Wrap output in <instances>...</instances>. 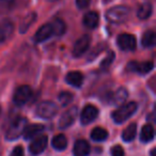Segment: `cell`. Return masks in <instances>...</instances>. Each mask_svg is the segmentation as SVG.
Returning a JSON list of instances; mask_svg holds the SVG:
<instances>
[{
	"mask_svg": "<svg viewBox=\"0 0 156 156\" xmlns=\"http://www.w3.org/2000/svg\"><path fill=\"white\" fill-rule=\"evenodd\" d=\"M0 155H1V154H0Z\"/></svg>",
	"mask_w": 156,
	"mask_h": 156,
	"instance_id": "obj_36",
	"label": "cell"
},
{
	"mask_svg": "<svg viewBox=\"0 0 156 156\" xmlns=\"http://www.w3.org/2000/svg\"><path fill=\"white\" fill-rule=\"evenodd\" d=\"M152 11H153V8H152V5L150 2H145L142 3V5L139 7L138 11H137V16H138L139 20H147V18L151 16Z\"/></svg>",
	"mask_w": 156,
	"mask_h": 156,
	"instance_id": "obj_19",
	"label": "cell"
},
{
	"mask_svg": "<svg viewBox=\"0 0 156 156\" xmlns=\"http://www.w3.org/2000/svg\"><path fill=\"white\" fill-rule=\"evenodd\" d=\"M32 96V90L29 86H20V88H17L14 93L13 101L16 105L22 106L25 105Z\"/></svg>",
	"mask_w": 156,
	"mask_h": 156,
	"instance_id": "obj_5",
	"label": "cell"
},
{
	"mask_svg": "<svg viewBox=\"0 0 156 156\" xmlns=\"http://www.w3.org/2000/svg\"><path fill=\"white\" fill-rule=\"evenodd\" d=\"M106 98H107L106 102L109 103V104L122 105L125 102L126 98H127V91L124 88H120L115 93H109Z\"/></svg>",
	"mask_w": 156,
	"mask_h": 156,
	"instance_id": "obj_13",
	"label": "cell"
},
{
	"mask_svg": "<svg viewBox=\"0 0 156 156\" xmlns=\"http://www.w3.org/2000/svg\"><path fill=\"white\" fill-rule=\"evenodd\" d=\"M78 115V108L77 107H71L67 109L65 112H63V115H61L60 120H59V127L64 129L67 128L69 126H71L74 123V121L76 120Z\"/></svg>",
	"mask_w": 156,
	"mask_h": 156,
	"instance_id": "obj_7",
	"label": "cell"
},
{
	"mask_svg": "<svg viewBox=\"0 0 156 156\" xmlns=\"http://www.w3.org/2000/svg\"><path fill=\"white\" fill-rule=\"evenodd\" d=\"M51 1H56V0H51Z\"/></svg>",
	"mask_w": 156,
	"mask_h": 156,
	"instance_id": "obj_34",
	"label": "cell"
},
{
	"mask_svg": "<svg viewBox=\"0 0 156 156\" xmlns=\"http://www.w3.org/2000/svg\"><path fill=\"white\" fill-rule=\"evenodd\" d=\"M106 1H109V0H106Z\"/></svg>",
	"mask_w": 156,
	"mask_h": 156,
	"instance_id": "obj_35",
	"label": "cell"
},
{
	"mask_svg": "<svg viewBox=\"0 0 156 156\" xmlns=\"http://www.w3.org/2000/svg\"><path fill=\"white\" fill-rule=\"evenodd\" d=\"M46 147H47V137L40 136L31 141L29 145V151L32 155H39L42 152H44Z\"/></svg>",
	"mask_w": 156,
	"mask_h": 156,
	"instance_id": "obj_11",
	"label": "cell"
},
{
	"mask_svg": "<svg viewBox=\"0 0 156 156\" xmlns=\"http://www.w3.org/2000/svg\"><path fill=\"white\" fill-rule=\"evenodd\" d=\"M58 100L62 106H67L73 101V94L69 93V92H62V93L59 94Z\"/></svg>",
	"mask_w": 156,
	"mask_h": 156,
	"instance_id": "obj_27",
	"label": "cell"
},
{
	"mask_svg": "<svg viewBox=\"0 0 156 156\" xmlns=\"http://www.w3.org/2000/svg\"><path fill=\"white\" fill-rule=\"evenodd\" d=\"M130 15L129 8L125 5H115L113 8H110L106 12V18L109 23L112 24H122L126 22Z\"/></svg>",
	"mask_w": 156,
	"mask_h": 156,
	"instance_id": "obj_1",
	"label": "cell"
},
{
	"mask_svg": "<svg viewBox=\"0 0 156 156\" xmlns=\"http://www.w3.org/2000/svg\"><path fill=\"white\" fill-rule=\"evenodd\" d=\"M27 125H28V121H27L26 118H24V117L17 118L15 121L12 122L9 129L7 130L5 138H7L8 140H15V139L20 138V136L23 135V133H24Z\"/></svg>",
	"mask_w": 156,
	"mask_h": 156,
	"instance_id": "obj_3",
	"label": "cell"
},
{
	"mask_svg": "<svg viewBox=\"0 0 156 156\" xmlns=\"http://www.w3.org/2000/svg\"><path fill=\"white\" fill-rule=\"evenodd\" d=\"M51 145L55 150H57V151H62V150H64L67 145L66 137L62 134L57 135V136H55L54 138H52Z\"/></svg>",
	"mask_w": 156,
	"mask_h": 156,
	"instance_id": "obj_21",
	"label": "cell"
},
{
	"mask_svg": "<svg viewBox=\"0 0 156 156\" xmlns=\"http://www.w3.org/2000/svg\"><path fill=\"white\" fill-rule=\"evenodd\" d=\"M155 133H154V127L151 124H145L143 127L141 128L140 133V139L142 142H150L151 140L154 139Z\"/></svg>",
	"mask_w": 156,
	"mask_h": 156,
	"instance_id": "obj_18",
	"label": "cell"
},
{
	"mask_svg": "<svg viewBox=\"0 0 156 156\" xmlns=\"http://www.w3.org/2000/svg\"><path fill=\"white\" fill-rule=\"evenodd\" d=\"M156 43V34L153 30H147L144 32L141 39V44L143 47H153Z\"/></svg>",
	"mask_w": 156,
	"mask_h": 156,
	"instance_id": "obj_20",
	"label": "cell"
},
{
	"mask_svg": "<svg viewBox=\"0 0 156 156\" xmlns=\"http://www.w3.org/2000/svg\"><path fill=\"white\" fill-rule=\"evenodd\" d=\"M65 80H66V83L69 85L73 86V87L80 88L83 83V75L80 72H77V71L69 72L66 75V77H65Z\"/></svg>",
	"mask_w": 156,
	"mask_h": 156,
	"instance_id": "obj_17",
	"label": "cell"
},
{
	"mask_svg": "<svg viewBox=\"0 0 156 156\" xmlns=\"http://www.w3.org/2000/svg\"><path fill=\"white\" fill-rule=\"evenodd\" d=\"M137 103L130 102L127 104H122L118 109H115L112 112V119L115 123L121 124L125 122L127 119H129L137 111Z\"/></svg>",
	"mask_w": 156,
	"mask_h": 156,
	"instance_id": "obj_2",
	"label": "cell"
},
{
	"mask_svg": "<svg viewBox=\"0 0 156 156\" xmlns=\"http://www.w3.org/2000/svg\"><path fill=\"white\" fill-rule=\"evenodd\" d=\"M10 156H25V153H24V149L23 147L18 145V147H15L12 151L11 155Z\"/></svg>",
	"mask_w": 156,
	"mask_h": 156,
	"instance_id": "obj_32",
	"label": "cell"
},
{
	"mask_svg": "<svg viewBox=\"0 0 156 156\" xmlns=\"http://www.w3.org/2000/svg\"><path fill=\"white\" fill-rule=\"evenodd\" d=\"M155 151H156V149H152V151H151V156H155Z\"/></svg>",
	"mask_w": 156,
	"mask_h": 156,
	"instance_id": "obj_33",
	"label": "cell"
},
{
	"mask_svg": "<svg viewBox=\"0 0 156 156\" xmlns=\"http://www.w3.org/2000/svg\"><path fill=\"white\" fill-rule=\"evenodd\" d=\"M98 110L96 107H94L93 105H87L85 108L83 109L80 113V121L83 125L90 124L91 122H93L94 120L98 118Z\"/></svg>",
	"mask_w": 156,
	"mask_h": 156,
	"instance_id": "obj_10",
	"label": "cell"
},
{
	"mask_svg": "<svg viewBox=\"0 0 156 156\" xmlns=\"http://www.w3.org/2000/svg\"><path fill=\"white\" fill-rule=\"evenodd\" d=\"M51 35H54V29H52L51 23L45 24L42 27H40V29L34 34V42H37V43L45 42L46 40L49 39Z\"/></svg>",
	"mask_w": 156,
	"mask_h": 156,
	"instance_id": "obj_12",
	"label": "cell"
},
{
	"mask_svg": "<svg viewBox=\"0 0 156 156\" xmlns=\"http://www.w3.org/2000/svg\"><path fill=\"white\" fill-rule=\"evenodd\" d=\"M13 31V25L10 22H3L0 24V43L7 40V37Z\"/></svg>",
	"mask_w": 156,
	"mask_h": 156,
	"instance_id": "obj_22",
	"label": "cell"
},
{
	"mask_svg": "<svg viewBox=\"0 0 156 156\" xmlns=\"http://www.w3.org/2000/svg\"><path fill=\"white\" fill-rule=\"evenodd\" d=\"M136 134H137V124L130 123L129 125L124 129L123 134H122V138H123V140L126 141V142H129V141L134 140V138L136 137Z\"/></svg>",
	"mask_w": 156,
	"mask_h": 156,
	"instance_id": "obj_23",
	"label": "cell"
},
{
	"mask_svg": "<svg viewBox=\"0 0 156 156\" xmlns=\"http://www.w3.org/2000/svg\"><path fill=\"white\" fill-rule=\"evenodd\" d=\"M111 156H124V150L121 145H115L111 149Z\"/></svg>",
	"mask_w": 156,
	"mask_h": 156,
	"instance_id": "obj_30",
	"label": "cell"
},
{
	"mask_svg": "<svg viewBox=\"0 0 156 156\" xmlns=\"http://www.w3.org/2000/svg\"><path fill=\"white\" fill-rule=\"evenodd\" d=\"M117 43L118 46L122 50H125V51L134 50L137 46L136 37L133 34H129V33H122V34H120L117 39Z\"/></svg>",
	"mask_w": 156,
	"mask_h": 156,
	"instance_id": "obj_6",
	"label": "cell"
},
{
	"mask_svg": "<svg viewBox=\"0 0 156 156\" xmlns=\"http://www.w3.org/2000/svg\"><path fill=\"white\" fill-rule=\"evenodd\" d=\"M34 20H35V14L34 13L29 14V15L27 16L26 18H25L24 22H23L22 26H20V30H22V32H25V31H26L27 29H28L29 27L31 26V24H33Z\"/></svg>",
	"mask_w": 156,
	"mask_h": 156,
	"instance_id": "obj_28",
	"label": "cell"
},
{
	"mask_svg": "<svg viewBox=\"0 0 156 156\" xmlns=\"http://www.w3.org/2000/svg\"><path fill=\"white\" fill-rule=\"evenodd\" d=\"M35 112L42 119H51L58 113V106L50 101H44L37 105Z\"/></svg>",
	"mask_w": 156,
	"mask_h": 156,
	"instance_id": "obj_4",
	"label": "cell"
},
{
	"mask_svg": "<svg viewBox=\"0 0 156 156\" xmlns=\"http://www.w3.org/2000/svg\"><path fill=\"white\" fill-rule=\"evenodd\" d=\"M43 130L44 125H42V124H32V125L26 126L23 135H24V138L26 140H30V139H33L34 137H37L39 134H41Z\"/></svg>",
	"mask_w": 156,
	"mask_h": 156,
	"instance_id": "obj_16",
	"label": "cell"
},
{
	"mask_svg": "<svg viewBox=\"0 0 156 156\" xmlns=\"http://www.w3.org/2000/svg\"><path fill=\"white\" fill-rule=\"evenodd\" d=\"M90 153V144L83 139L77 140L74 144L73 154L74 156H88Z\"/></svg>",
	"mask_w": 156,
	"mask_h": 156,
	"instance_id": "obj_14",
	"label": "cell"
},
{
	"mask_svg": "<svg viewBox=\"0 0 156 156\" xmlns=\"http://www.w3.org/2000/svg\"><path fill=\"white\" fill-rule=\"evenodd\" d=\"M91 138L94 141H104L108 138V132L103 127H95L91 132Z\"/></svg>",
	"mask_w": 156,
	"mask_h": 156,
	"instance_id": "obj_24",
	"label": "cell"
},
{
	"mask_svg": "<svg viewBox=\"0 0 156 156\" xmlns=\"http://www.w3.org/2000/svg\"><path fill=\"white\" fill-rule=\"evenodd\" d=\"M15 0H0V15L8 13L13 9Z\"/></svg>",
	"mask_w": 156,
	"mask_h": 156,
	"instance_id": "obj_26",
	"label": "cell"
},
{
	"mask_svg": "<svg viewBox=\"0 0 156 156\" xmlns=\"http://www.w3.org/2000/svg\"><path fill=\"white\" fill-rule=\"evenodd\" d=\"M154 67L153 62L149 61V62H136V61H132V62H128L127 71L134 72V73H139V74H147L149 72H151Z\"/></svg>",
	"mask_w": 156,
	"mask_h": 156,
	"instance_id": "obj_9",
	"label": "cell"
},
{
	"mask_svg": "<svg viewBox=\"0 0 156 156\" xmlns=\"http://www.w3.org/2000/svg\"><path fill=\"white\" fill-rule=\"evenodd\" d=\"M91 0H76V5L78 9H86L89 7Z\"/></svg>",
	"mask_w": 156,
	"mask_h": 156,
	"instance_id": "obj_31",
	"label": "cell"
},
{
	"mask_svg": "<svg viewBox=\"0 0 156 156\" xmlns=\"http://www.w3.org/2000/svg\"><path fill=\"white\" fill-rule=\"evenodd\" d=\"M90 42H91V39H90V37L87 34L79 37V39L75 42V44H74V47H73L74 56L75 57L83 56V55L88 50V48H89Z\"/></svg>",
	"mask_w": 156,
	"mask_h": 156,
	"instance_id": "obj_8",
	"label": "cell"
},
{
	"mask_svg": "<svg viewBox=\"0 0 156 156\" xmlns=\"http://www.w3.org/2000/svg\"><path fill=\"white\" fill-rule=\"evenodd\" d=\"M113 60H115V52L110 50V51H108V55L106 56V58L102 61L101 67H102V69H108V67L111 65V63L113 62Z\"/></svg>",
	"mask_w": 156,
	"mask_h": 156,
	"instance_id": "obj_29",
	"label": "cell"
},
{
	"mask_svg": "<svg viewBox=\"0 0 156 156\" xmlns=\"http://www.w3.org/2000/svg\"><path fill=\"white\" fill-rule=\"evenodd\" d=\"M83 25H85L87 28L89 29H95L98 26V23H100V15H98V12H88L83 16Z\"/></svg>",
	"mask_w": 156,
	"mask_h": 156,
	"instance_id": "obj_15",
	"label": "cell"
},
{
	"mask_svg": "<svg viewBox=\"0 0 156 156\" xmlns=\"http://www.w3.org/2000/svg\"><path fill=\"white\" fill-rule=\"evenodd\" d=\"M51 26H52V29H54V35H60L64 34L65 30H66V26H65L64 22L59 18H56L54 22L51 23Z\"/></svg>",
	"mask_w": 156,
	"mask_h": 156,
	"instance_id": "obj_25",
	"label": "cell"
}]
</instances>
